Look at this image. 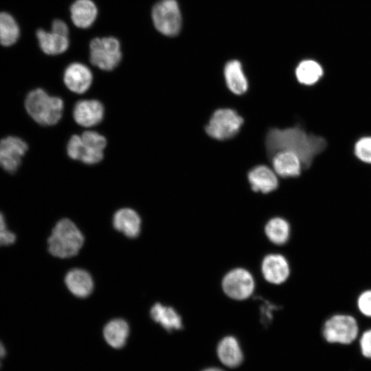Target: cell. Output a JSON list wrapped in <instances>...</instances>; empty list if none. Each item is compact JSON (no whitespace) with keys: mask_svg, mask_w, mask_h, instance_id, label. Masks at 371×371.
Here are the masks:
<instances>
[{"mask_svg":"<svg viewBox=\"0 0 371 371\" xmlns=\"http://www.w3.org/2000/svg\"><path fill=\"white\" fill-rule=\"evenodd\" d=\"M326 144L324 137L308 133L300 126L283 129L272 128L265 139L269 158L278 151H290L300 158L303 169L311 166L315 157L324 150Z\"/></svg>","mask_w":371,"mask_h":371,"instance_id":"1","label":"cell"},{"mask_svg":"<svg viewBox=\"0 0 371 371\" xmlns=\"http://www.w3.org/2000/svg\"><path fill=\"white\" fill-rule=\"evenodd\" d=\"M85 242L84 236L69 218L58 221L47 239L48 251L54 257L69 258L77 255Z\"/></svg>","mask_w":371,"mask_h":371,"instance_id":"2","label":"cell"},{"mask_svg":"<svg viewBox=\"0 0 371 371\" xmlns=\"http://www.w3.org/2000/svg\"><path fill=\"white\" fill-rule=\"evenodd\" d=\"M25 106L36 122L43 126H52L61 119L64 102L60 98L49 95L44 89L38 88L27 95Z\"/></svg>","mask_w":371,"mask_h":371,"instance_id":"3","label":"cell"},{"mask_svg":"<svg viewBox=\"0 0 371 371\" xmlns=\"http://www.w3.org/2000/svg\"><path fill=\"white\" fill-rule=\"evenodd\" d=\"M122 60L120 44L114 37L95 38L90 43V61L104 71L114 69Z\"/></svg>","mask_w":371,"mask_h":371,"instance_id":"4","label":"cell"},{"mask_svg":"<svg viewBox=\"0 0 371 371\" xmlns=\"http://www.w3.org/2000/svg\"><path fill=\"white\" fill-rule=\"evenodd\" d=\"M152 19L155 28L162 34L174 36L181 27V14L176 0H160L153 8Z\"/></svg>","mask_w":371,"mask_h":371,"instance_id":"5","label":"cell"},{"mask_svg":"<svg viewBox=\"0 0 371 371\" xmlns=\"http://www.w3.org/2000/svg\"><path fill=\"white\" fill-rule=\"evenodd\" d=\"M244 122L238 113L230 109H217L205 126L206 133L218 140H225L235 136Z\"/></svg>","mask_w":371,"mask_h":371,"instance_id":"6","label":"cell"},{"mask_svg":"<svg viewBox=\"0 0 371 371\" xmlns=\"http://www.w3.org/2000/svg\"><path fill=\"white\" fill-rule=\"evenodd\" d=\"M358 324L355 317L349 315L337 314L326 321L323 327V336L329 343L349 344L357 337Z\"/></svg>","mask_w":371,"mask_h":371,"instance_id":"7","label":"cell"},{"mask_svg":"<svg viewBox=\"0 0 371 371\" xmlns=\"http://www.w3.org/2000/svg\"><path fill=\"white\" fill-rule=\"evenodd\" d=\"M223 289L229 297L242 300L249 297L254 290V280L246 269L237 268L228 272L223 278Z\"/></svg>","mask_w":371,"mask_h":371,"instance_id":"8","label":"cell"},{"mask_svg":"<svg viewBox=\"0 0 371 371\" xmlns=\"http://www.w3.org/2000/svg\"><path fill=\"white\" fill-rule=\"evenodd\" d=\"M28 149L22 139L8 136L0 140V167L9 173L15 172Z\"/></svg>","mask_w":371,"mask_h":371,"instance_id":"9","label":"cell"},{"mask_svg":"<svg viewBox=\"0 0 371 371\" xmlns=\"http://www.w3.org/2000/svg\"><path fill=\"white\" fill-rule=\"evenodd\" d=\"M104 108L97 100H81L78 101L73 109L75 122L83 127H92L100 124L103 120Z\"/></svg>","mask_w":371,"mask_h":371,"instance_id":"10","label":"cell"},{"mask_svg":"<svg viewBox=\"0 0 371 371\" xmlns=\"http://www.w3.org/2000/svg\"><path fill=\"white\" fill-rule=\"evenodd\" d=\"M63 80L68 89L75 93L81 94L90 88L93 75L86 65L80 63H73L65 69Z\"/></svg>","mask_w":371,"mask_h":371,"instance_id":"11","label":"cell"},{"mask_svg":"<svg viewBox=\"0 0 371 371\" xmlns=\"http://www.w3.org/2000/svg\"><path fill=\"white\" fill-rule=\"evenodd\" d=\"M80 136L84 145L80 161L88 165L100 162L107 144L105 137L93 131H85Z\"/></svg>","mask_w":371,"mask_h":371,"instance_id":"12","label":"cell"},{"mask_svg":"<svg viewBox=\"0 0 371 371\" xmlns=\"http://www.w3.org/2000/svg\"><path fill=\"white\" fill-rule=\"evenodd\" d=\"M262 273L265 280L279 284L289 276V266L286 259L280 254H269L262 263Z\"/></svg>","mask_w":371,"mask_h":371,"instance_id":"13","label":"cell"},{"mask_svg":"<svg viewBox=\"0 0 371 371\" xmlns=\"http://www.w3.org/2000/svg\"><path fill=\"white\" fill-rule=\"evenodd\" d=\"M114 228L131 238L139 236L141 230V218L131 208H122L115 212L113 218Z\"/></svg>","mask_w":371,"mask_h":371,"instance_id":"14","label":"cell"},{"mask_svg":"<svg viewBox=\"0 0 371 371\" xmlns=\"http://www.w3.org/2000/svg\"><path fill=\"white\" fill-rule=\"evenodd\" d=\"M270 159L274 170L282 177H298L303 169L300 158L290 151H278Z\"/></svg>","mask_w":371,"mask_h":371,"instance_id":"15","label":"cell"},{"mask_svg":"<svg viewBox=\"0 0 371 371\" xmlns=\"http://www.w3.org/2000/svg\"><path fill=\"white\" fill-rule=\"evenodd\" d=\"M69 291L78 297H88L93 289V281L89 272L81 269H73L65 277Z\"/></svg>","mask_w":371,"mask_h":371,"instance_id":"16","label":"cell"},{"mask_svg":"<svg viewBox=\"0 0 371 371\" xmlns=\"http://www.w3.org/2000/svg\"><path fill=\"white\" fill-rule=\"evenodd\" d=\"M248 180L254 192L264 194L271 192L278 186L276 174L269 167L260 165L252 168L248 173Z\"/></svg>","mask_w":371,"mask_h":371,"instance_id":"17","label":"cell"},{"mask_svg":"<svg viewBox=\"0 0 371 371\" xmlns=\"http://www.w3.org/2000/svg\"><path fill=\"white\" fill-rule=\"evenodd\" d=\"M71 19L78 27H90L97 17L98 10L91 0H76L70 8Z\"/></svg>","mask_w":371,"mask_h":371,"instance_id":"18","label":"cell"},{"mask_svg":"<svg viewBox=\"0 0 371 371\" xmlns=\"http://www.w3.org/2000/svg\"><path fill=\"white\" fill-rule=\"evenodd\" d=\"M224 76L227 86L233 93L241 95L247 91L248 82L240 61L227 62L224 67Z\"/></svg>","mask_w":371,"mask_h":371,"instance_id":"19","label":"cell"},{"mask_svg":"<svg viewBox=\"0 0 371 371\" xmlns=\"http://www.w3.org/2000/svg\"><path fill=\"white\" fill-rule=\"evenodd\" d=\"M220 361L226 366L235 368L243 361V355L237 339L232 336L224 337L217 347Z\"/></svg>","mask_w":371,"mask_h":371,"instance_id":"20","label":"cell"},{"mask_svg":"<svg viewBox=\"0 0 371 371\" xmlns=\"http://www.w3.org/2000/svg\"><path fill=\"white\" fill-rule=\"evenodd\" d=\"M36 36L42 51L48 55H58L65 52L69 47L68 36L54 32H46L39 29Z\"/></svg>","mask_w":371,"mask_h":371,"instance_id":"21","label":"cell"},{"mask_svg":"<svg viewBox=\"0 0 371 371\" xmlns=\"http://www.w3.org/2000/svg\"><path fill=\"white\" fill-rule=\"evenodd\" d=\"M150 315L168 332L182 328L181 317L172 307L155 303L150 308Z\"/></svg>","mask_w":371,"mask_h":371,"instance_id":"22","label":"cell"},{"mask_svg":"<svg viewBox=\"0 0 371 371\" xmlns=\"http://www.w3.org/2000/svg\"><path fill=\"white\" fill-rule=\"evenodd\" d=\"M128 334V324L122 319L111 320L106 324L103 330L106 341L115 348H120L125 345Z\"/></svg>","mask_w":371,"mask_h":371,"instance_id":"23","label":"cell"},{"mask_svg":"<svg viewBox=\"0 0 371 371\" xmlns=\"http://www.w3.org/2000/svg\"><path fill=\"white\" fill-rule=\"evenodd\" d=\"M322 75V66L313 60H302L295 69V76L298 82L305 85H314Z\"/></svg>","mask_w":371,"mask_h":371,"instance_id":"24","label":"cell"},{"mask_svg":"<svg viewBox=\"0 0 371 371\" xmlns=\"http://www.w3.org/2000/svg\"><path fill=\"white\" fill-rule=\"evenodd\" d=\"M265 231L270 241L276 245L285 243L290 235V227L288 222L279 217L269 221Z\"/></svg>","mask_w":371,"mask_h":371,"instance_id":"25","label":"cell"},{"mask_svg":"<svg viewBox=\"0 0 371 371\" xmlns=\"http://www.w3.org/2000/svg\"><path fill=\"white\" fill-rule=\"evenodd\" d=\"M19 36V27L14 18L6 12H0V43L10 46Z\"/></svg>","mask_w":371,"mask_h":371,"instance_id":"26","label":"cell"},{"mask_svg":"<svg viewBox=\"0 0 371 371\" xmlns=\"http://www.w3.org/2000/svg\"><path fill=\"white\" fill-rule=\"evenodd\" d=\"M356 157L363 162L371 164V137H363L355 144Z\"/></svg>","mask_w":371,"mask_h":371,"instance_id":"27","label":"cell"},{"mask_svg":"<svg viewBox=\"0 0 371 371\" xmlns=\"http://www.w3.org/2000/svg\"><path fill=\"white\" fill-rule=\"evenodd\" d=\"M84 151V145L80 135H73L67 144V154L69 158L80 161Z\"/></svg>","mask_w":371,"mask_h":371,"instance_id":"28","label":"cell"},{"mask_svg":"<svg viewBox=\"0 0 371 371\" xmlns=\"http://www.w3.org/2000/svg\"><path fill=\"white\" fill-rule=\"evenodd\" d=\"M260 300V315H261V322L263 325H269L273 318V312L279 308V307L267 300L259 298Z\"/></svg>","mask_w":371,"mask_h":371,"instance_id":"29","label":"cell"},{"mask_svg":"<svg viewBox=\"0 0 371 371\" xmlns=\"http://www.w3.org/2000/svg\"><path fill=\"white\" fill-rule=\"evenodd\" d=\"M16 240V235L7 229L4 216L0 212V246L13 244Z\"/></svg>","mask_w":371,"mask_h":371,"instance_id":"30","label":"cell"},{"mask_svg":"<svg viewBox=\"0 0 371 371\" xmlns=\"http://www.w3.org/2000/svg\"><path fill=\"white\" fill-rule=\"evenodd\" d=\"M357 306L363 315L371 317V290L366 291L359 295Z\"/></svg>","mask_w":371,"mask_h":371,"instance_id":"31","label":"cell"},{"mask_svg":"<svg viewBox=\"0 0 371 371\" xmlns=\"http://www.w3.org/2000/svg\"><path fill=\"white\" fill-rule=\"evenodd\" d=\"M360 348L362 355L371 359V329L366 330L360 339Z\"/></svg>","mask_w":371,"mask_h":371,"instance_id":"32","label":"cell"},{"mask_svg":"<svg viewBox=\"0 0 371 371\" xmlns=\"http://www.w3.org/2000/svg\"><path fill=\"white\" fill-rule=\"evenodd\" d=\"M52 31L68 36L69 28L67 24L60 19L54 20L52 24Z\"/></svg>","mask_w":371,"mask_h":371,"instance_id":"33","label":"cell"},{"mask_svg":"<svg viewBox=\"0 0 371 371\" xmlns=\"http://www.w3.org/2000/svg\"><path fill=\"white\" fill-rule=\"evenodd\" d=\"M6 351L4 346L0 341V359H2L5 355Z\"/></svg>","mask_w":371,"mask_h":371,"instance_id":"34","label":"cell"},{"mask_svg":"<svg viewBox=\"0 0 371 371\" xmlns=\"http://www.w3.org/2000/svg\"><path fill=\"white\" fill-rule=\"evenodd\" d=\"M203 371H223L221 369L217 368H207Z\"/></svg>","mask_w":371,"mask_h":371,"instance_id":"35","label":"cell"},{"mask_svg":"<svg viewBox=\"0 0 371 371\" xmlns=\"http://www.w3.org/2000/svg\"><path fill=\"white\" fill-rule=\"evenodd\" d=\"M1 361H0V368H1Z\"/></svg>","mask_w":371,"mask_h":371,"instance_id":"36","label":"cell"}]
</instances>
